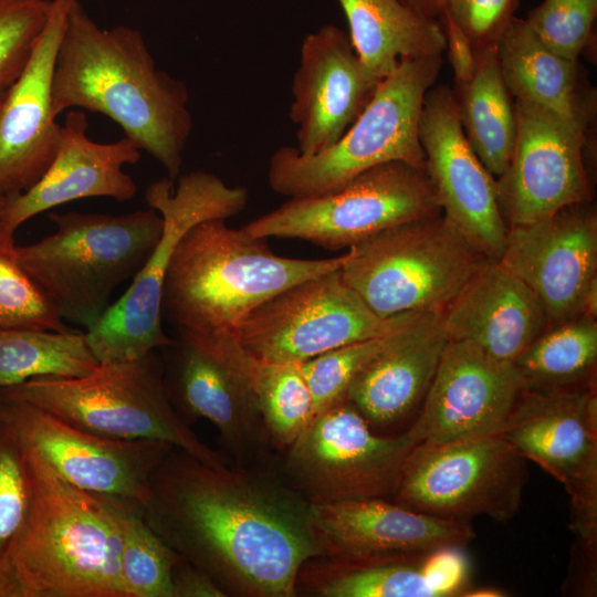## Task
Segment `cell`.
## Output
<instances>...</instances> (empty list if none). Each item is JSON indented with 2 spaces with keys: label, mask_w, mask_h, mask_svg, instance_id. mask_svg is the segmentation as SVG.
<instances>
[{
  "label": "cell",
  "mask_w": 597,
  "mask_h": 597,
  "mask_svg": "<svg viewBox=\"0 0 597 597\" xmlns=\"http://www.w3.org/2000/svg\"><path fill=\"white\" fill-rule=\"evenodd\" d=\"M452 93L468 143L496 180L509 167L516 138L514 101L501 74L496 46L476 49L473 76L455 82Z\"/></svg>",
  "instance_id": "obj_30"
},
{
  "label": "cell",
  "mask_w": 597,
  "mask_h": 597,
  "mask_svg": "<svg viewBox=\"0 0 597 597\" xmlns=\"http://www.w3.org/2000/svg\"><path fill=\"white\" fill-rule=\"evenodd\" d=\"M597 323L579 315L548 326L513 362L523 390L549 392L596 385Z\"/></svg>",
  "instance_id": "obj_31"
},
{
  "label": "cell",
  "mask_w": 597,
  "mask_h": 597,
  "mask_svg": "<svg viewBox=\"0 0 597 597\" xmlns=\"http://www.w3.org/2000/svg\"><path fill=\"white\" fill-rule=\"evenodd\" d=\"M514 106L516 138L512 158L495 180L499 208L507 228L591 201L586 168L590 129L536 106L520 102Z\"/></svg>",
  "instance_id": "obj_16"
},
{
  "label": "cell",
  "mask_w": 597,
  "mask_h": 597,
  "mask_svg": "<svg viewBox=\"0 0 597 597\" xmlns=\"http://www.w3.org/2000/svg\"><path fill=\"white\" fill-rule=\"evenodd\" d=\"M413 444L407 433L381 437L347 399L317 413L285 449L280 475L310 504L394 499Z\"/></svg>",
  "instance_id": "obj_12"
},
{
  "label": "cell",
  "mask_w": 597,
  "mask_h": 597,
  "mask_svg": "<svg viewBox=\"0 0 597 597\" xmlns=\"http://www.w3.org/2000/svg\"><path fill=\"white\" fill-rule=\"evenodd\" d=\"M122 525L119 576L124 597H172L171 572L179 555L146 524L143 505L117 498Z\"/></svg>",
  "instance_id": "obj_33"
},
{
  "label": "cell",
  "mask_w": 597,
  "mask_h": 597,
  "mask_svg": "<svg viewBox=\"0 0 597 597\" xmlns=\"http://www.w3.org/2000/svg\"><path fill=\"white\" fill-rule=\"evenodd\" d=\"M265 240L229 227L224 219L193 226L170 258L161 317L192 338L238 339L241 324L259 305L293 284L339 270L345 261V254L280 256Z\"/></svg>",
  "instance_id": "obj_3"
},
{
  "label": "cell",
  "mask_w": 597,
  "mask_h": 597,
  "mask_svg": "<svg viewBox=\"0 0 597 597\" xmlns=\"http://www.w3.org/2000/svg\"><path fill=\"white\" fill-rule=\"evenodd\" d=\"M51 0H0V100L25 67Z\"/></svg>",
  "instance_id": "obj_39"
},
{
  "label": "cell",
  "mask_w": 597,
  "mask_h": 597,
  "mask_svg": "<svg viewBox=\"0 0 597 597\" xmlns=\"http://www.w3.org/2000/svg\"><path fill=\"white\" fill-rule=\"evenodd\" d=\"M74 1L51 0L45 25L25 67L0 100V191L7 197L31 188L57 151L61 124L52 113V82Z\"/></svg>",
  "instance_id": "obj_21"
},
{
  "label": "cell",
  "mask_w": 597,
  "mask_h": 597,
  "mask_svg": "<svg viewBox=\"0 0 597 597\" xmlns=\"http://www.w3.org/2000/svg\"><path fill=\"white\" fill-rule=\"evenodd\" d=\"M488 260L440 213L397 224L350 247L341 273L381 318L441 314Z\"/></svg>",
  "instance_id": "obj_9"
},
{
  "label": "cell",
  "mask_w": 597,
  "mask_h": 597,
  "mask_svg": "<svg viewBox=\"0 0 597 597\" xmlns=\"http://www.w3.org/2000/svg\"><path fill=\"white\" fill-rule=\"evenodd\" d=\"M4 398L1 419L21 443L38 452L65 481L87 492L144 505L153 473L175 447L160 440L106 438L25 401Z\"/></svg>",
  "instance_id": "obj_17"
},
{
  "label": "cell",
  "mask_w": 597,
  "mask_h": 597,
  "mask_svg": "<svg viewBox=\"0 0 597 597\" xmlns=\"http://www.w3.org/2000/svg\"><path fill=\"white\" fill-rule=\"evenodd\" d=\"M526 459L499 433L446 444H416L401 467L392 501L431 516L510 521L527 480Z\"/></svg>",
  "instance_id": "obj_11"
},
{
  "label": "cell",
  "mask_w": 597,
  "mask_h": 597,
  "mask_svg": "<svg viewBox=\"0 0 597 597\" xmlns=\"http://www.w3.org/2000/svg\"><path fill=\"white\" fill-rule=\"evenodd\" d=\"M503 81L514 102L536 106L590 129L596 114V93L578 60L548 49L515 17L496 44Z\"/></svg>",
  "instance_id": "obj_28"
},
{
  "label": "cell",
  "mask_w": 597,
  "mask_h": 597,
  "mask_svg": "<svg viewBox=\"0 0 597 597\" xmlns=\"http://www.w3.org/2000/svg\"><path fill=\"white\" fill-rule=\"evenodd\" d=\"M188 101L186 84L157 69L138 29L102 28L74 1L56 52L54 117L70 109L107 116L175 180L193 127Z\"/></svg>",
  "instance_id": "obj_2"
},
{
  "label": "cell",
  "mask_w": 597,
  "mask_h": 597,
  "mask_svg": "<svg viewBox=\"0 0 597 597\" xmlns=\"http://www.w3.org/2000/svg\"><path fill=\"white\" fill-rule=\"evenodd\" d=\"M1 391L98 436L160 440L209 465H229L227 455L202 442L174 407L155 350L132 360L100 363L85 376L35 377Z\"/></svg>",
  "instance_id": "obj_7"
},
{
  "label": "cell",
  "mask_w": 597,
  "mask_h": 597,
  "mask_svg": "<svg viewBox=\"0 0 597 597\" xmlns=\"http://www.w3.org/2000/svg\"><path fill=\"white\" fill-rule=\"evenodd\" d=\"M13 234L0 229V327L72 331L21 266Z\"/></svg>",
  "instance_id": "obj_35"
},
{
  "label": "cell",
  "mask_w": 597,
  "mask_h": 597,
  "mask_svg": "<svg viewBox=\"0 0 597 597\" xmlns=\"http://www.w3.org/2000/svg\"><path fill=\"white\" fill-rule=\"evenodd\" d=\"M500 434L564 485L572 506L569 528L576 538L597 544L596 385L522 390Z\"/></svg>",
  "instance_id": "obj_14"
},
{
  "label": "cell",
  "mask_w": 597,
  "mask_h": 597,
  "mask_svg": "<svg viewBox=\"0 0 597 597\" xmlns=\"http://www.w3.org/2000/svg\"><path fill=\"white\" fill-rule=\"evenodd\" d=\"M252 381L271 444L287 449L314 418L312 394L298 364L258 360Z\"/></svg>",
  "instance_id": "obj_34"
},
{
  "label": "cell",
  "mask_w": 597,
  "mask_h": 597,
  "mask_svg": "<svg viewBox=\"0 0 597 597\" xmlns=\"http://www.w3.org/2000/svg\"><path fill=\"white\" fill-rule=\"evenodd\" d=\"M523 384L511 362L449 339L419 415L406 431L416 444H446L501 433Z\"/></svg>",
  "instance_id": "obj_19"
},
{
  "label": "cell",
  "mask_w": 597,
  "mask_h": 597,
  "mask_svg": "<svg viewBox=\"0 0 597 597\" xmlns=\"http://www.w3.org/2000/svg\"><path fill=\"white\" fill-rule=\"evenodd\" d=\"M98 360L85 333L0 327V389L35 377H81Z\"/></svg>",
  "instance_id": "obj_32"
},
{
  "label": "cell",
  "mask_w": 597,
  "mask_h": 597,
  "mask_svg": "<svg viewBox=\"0 0 597 597\" xmlns=\"http://www.w3.org/2000/svg\"><path fill=\"white\" fill-rule=\"evenodd\" d=\"M498 262L540 300L548 326L583 315L597 280V214L591 201L507 228Z\"/></svg>",
  "instance_id": "obj_20"
},
{
  "label": "cell",
  "mask_w": 597,
  "mask_h": 597,
  "mask_svg": "<svg viewBox=\"0 0 597 597\" xmlns=\"http://www.w3.org/2000/svg\"><path fill=\"white\" fill-rule=\"evenodd\" d=\"M440 213L427 171L404 161H388L334 191L290 198L242 228L255 238L301 239L336 251L397 224Z\"/></svg>",
  "instance_id": "obj_10"
},
{
  "label": "cell",
  "mask_w": 597,
  "mask_h": 597,
  "mask_svg": "<svg viewBox=\"0 0 597 597\" xmlns=\"http://www.w3.org/2000/svg\"><path fill=\"white\" fill-rule=\"evenodd\" d=\"M449 338L441 315L404 313L346 399L370 426H389L421 405Z\"/></svg>",
  "instance_id": "obj_25"
},
{
  "label": "cell",
  "mask_w": 597,
  "mask_h": 597,
  "mask_svg": "<svg viewBox=\"0 0 597 597\" xmlns=\"http://www.w3.org/2000/svg\"><path fill=\"white\" fill-rule=\"evenodd\" d=\"M32 481L23 448L0 419V566H8L32 504Z\"/></svg>",
  "instance_id": "obj_36"
},
{
  "label": "cell",
  "mask_w": 597,
  "mask_h": 597,
  "mask_svg": "<svg viewBox=\"0 0 597 597\" xmlns=\"http://www.w3.org/2000/svg\"><path fill=\"white\" fill-rule=\"evenodd\" d=\"M349 29L350 43L377 80L410 57L442 54L446 36L439 19L423 15L402 0H336Z\"/></svg>",
  "instance_id": "obj_29"
},
{
  "label": "cell",
  "mask_w": 597,
  "mask_h": 597,
  "mask_svg": "<svg viewBox=\"0 0 597 597\" xmlns=\"http://www.w3.org/2000/svg\"><path fill=\"white\" fill-rule=\"evenodd\" d=\"M21 446L33 494L8 564L18 597H124L117 498L69 483Z\"/></svg>",
  "instance_id": "obj_4"
},
{
  "label": "cell",
  "mask_w": 597,
  "mask_h": 597,
  "mask_svg": "<svg viewBox=\"0 0 597 597\" xmlns=\"http://www.w3.org/2000/svg\"><path fill=\"white\" fill-rule=\"evenodd\" d=\"M519 3L520 0H449L443 12L463 30L476 50L496 46L516 17Z\"/></svg>",
  "instance_id": "obj_40"
},
{
  "label": "cell",
  "mask_w": 597,
  "mask_h": 597,
  "mask_svg": "<svg viewBox=\"0 0 597 597\" xmlns=\"http://www.w3.org/2000/svg\"><path fill=\"white\" fill-rule=\"evenodd\" d=\"M149 208L164 220L163 233L127 291L85 331L98 363L132 360L175 343L163 329L161 292L170 258L193 226L241 212L249 200L243 187H229L211 172L197 170L174 180L153 181L145 191Z\"/></svg>",
  "instance_id": "obj_8"
},
{
  "label": "cell",
  "mask_w": 597,
  "mask_h": 597,
  "mask_svg": "<svg viewBox=\"0 0 597 597\" xmlns=\"http://www.w3.org/2000/svg\"><path fill=\"white\" fill-rule=\"evenodd\" d=\"M442 67V54L410 57L383 78L369 103L328 148L311 156L281 146L270 158L271 189L289 198L324 195L388 161L426 170L419 139L423 100Z\"/></svg>",
  "instance_id": "obj_6"
},
{
  "label": "cell",
  "mask_w": 597,
  "mask_h": 597,
  "mask_svg": "<svg viewBox=\"0 0 597 597\" xmlns=\"http://www.w3.org/2000/svg\"><path fill=\"white\" fill-rule=\"evenodd\" d=\"M419 139L443 217L472 248L498 261L507 226L499 208L496 181L465 138L450 86L427 92Z\"/></svg>",
  "instance_id": "obj_18"
},
{
  "label": "cell",
  "mask_w": 597,
  "mask_h": 597,
  "mask_svg": "<svg viewBox=\"0 0 597 597\" xmlns=\"http://www.w3.org/2000/svg\"><path fill=\"white\" fill-rule=\"evenodd\" d=\"M415 11L434 19H439L447 8L449 0H402Z\"/></svg>",
  "instance_id": "obj_44"
},
{
  "label": "cell",
  "mask_w": 597,
  "mask_h": 597,
  "mask_svg": "<svg viewBox=\"0 0 597 597\" xmlns=\"http://www.w3.org/2000/svg\"><path fill=\"white\" fill-rule=\"evenodd\" d=\"M573 565L564 583V591L576 595L591 596L596 593L597 544L583 542L578 538L573 547Z\"/></svg>",
  "instance_id": "obj_43"
},
{
  "label": "cell",
  "mask_w": 597,
  "mask_h": 597,
  "mask_svg": "<svg viewBox=\"0 0 597 597\" xmlns=\"http://www.w3.org/2000/svg\"><path fill=\"white\" fill-rule=\"evenodd\" d=\"M597 0H544L524 19L558 55L578 60L595 43Z\"/></svg>",
  "instance_id": "obj_38"
},
{
  "label": "cell",
  "mask_w": 597,
  "mask_h": 597,
  "mask_svg": "<svg viewBox=\"0 0 597 597\" xmlns=\"http://www.w3.org/2000/svg\"><path fill=\"white\" fill-rule=\"evenodd\" d=\"M439 21L446 36V50L454 74V82H467L475 71L476 50L469 36L448 13L442 12Z\"/></svg>",
  "instance_id": "obj_41"
},
{
  "label": "cell",
  "mask_w": 597,
  "mask_h": 597,
  "mask_svg": "<svg viewBox=\"0 0 597 597\" xmlns=\"http://www.w3.org/2000/svg\"><path fill=\"white\" fill-rule=\"evenodd\" d=\"M311 514L321 555L347 561L464 548L475 537L470 523L419 513L386 499L311 504Z\"/></svg>",
  "instance_id": "obj_23"
},
{
  "label": "cell",
  "mask_w": 597,
  "mask_h": 597,
  "mask_svg": "<svg viewBox=\"0 0 597 597\" xmlns=\"http://www.w3.org/2000/svg\"><path fill=\"white\" fill-rule=\"evenodd\" d=\"M49 219L55 231L17 245L18 260L61 318L87 331L153 253L163 217L149 208L119 216L50 212Z\"/></svg>",
  "instance_id": "obj_5"
},
{
  "label": "cell",
  "mask_w": 597,
  "mask_h": 597,
  "mask_svg": "<svg viewBox=\"0 0 597 597\" xmlns=\"http://www.w3.org/2000/svg\"><path fill=\"white\" fill-rule=\"evenodd\" d=\"M440 315L449 339L473 343L511 363L548 327L536 295L490 259Z\"/></svg>",
  "instance_id": "obj_27"
},
{
  "label": "cell",
  "mask_w": 597,
  "mask_h": 597,
  "mask_svg": "<svg viewBox=\"0 0 597 597\" xmlns=\"http://www.w3.org/2000/svg\"><path fill=\"white\" fill-rule=\"evenodd\" d=\"M401 314L381 318L344 281L341 269L289 286L241 324L238 339L266 363H303L389 332Z\"/></svg>",
  "instance_id": "obj_13"
},
{
  "label": "cell",
  "mask_w": 597,
  "mask_h": 597,
  "mask_svg": "<svg viewBox=\"0 0 597 597\" xmlns=\"http://www.w3.org/2000/svg\"><path fill=\"white\" fill-rule=\"evenodd\" d=\"M87 129L84 111L66 112L51 165L31 188L8 197L1 230L14 233L34 216L78 199L107 197L125 202L135 197L137 186L124 166L139 160V147L127 137L114 143L92 140Z\"/></svg>",
  "instance_id": "obj_24"
},
{
  "label": "cell",
  "mask_w": 597,
  "mask_h": 597,
  "mask_svg": "<svg viewBox=\"0 0 597 597\" xmlns=\"http://www.w3.org/2000/svg\"><path fill=\"white\" fill-rule=\"evenodd\" d=\"M379 82L341 28L326 24L306 34L290 107L297 150L311 156L336 143L369 103Z\"/></svg>",
  "instance_id": "obj_22"
},
{
  "label": "cell",
  "mask_w": 597,
  "mask_h": 597,
  "mask_svg": "<svg viewBox=\"0 0 597 597\" xmlns=\"http://www.w3.org/2000/svg\"><path fill=\"white\" fill-rule=\"evenodd\" d=\"M170 349L165 386L189 423L205 418L217 429L223 453L235 465L264 457L270 437L253 389L256 359L238 341L201 343L178 334Z\"/></svg>",
  "instance_id": "obj_15"
},
{
  "label": "cell",
  "mask_w": 597,
  "mask_h": 597,
  "mask_svg": "<svg viewBox=\"0 0 597 597\" xmlns=\"http://www.w3.org/2000/svg\"><path fill=\"white\" fill-rule=\"evenodd\" d=\"M8 202V197L0 191V220Z\"/></svg>",
  "instance_id": "obj_45"
},
{
  "label": "cell",
  "mask_w": 597,
  "mask_h": 597,
  "mask_svg": "<svg viewBox=\"0 0 597 597\" xmlns=\"http://www.w3.org/2000/svg\"><path fill=\"white\" fill-rule=\"evenodd\" d=\"M172 597H227L202 569L179 556L171 572Z\"/></svg>",
  "instance_id": "obj_42"
},
{
  "label": "cell",
  "mask_w": 597,
  "mask_h": 597,
  "mask_svg": "<svg viewBox=\"0 0 597 597\" xmlns=\"http://www.w3.org/2000/svg\"><path fill=\"white\" fill-rule=\"evenodd\" d=\"M469 563L461 547L401 557L347 561L315 556L301 567L296 594L316 597L464 596Z\"/></svg>",
  "instance_id": "obj_26"
},
{
  "label": "cell",
  "mask_w": 597,
  "mask_h": 597,
  "mask_svg": "<svg viewBox=\"0 0 597 597\" xmlns=\"http://www.w3.org/2000/svg\"><path fill=\"white\" fill-rule=\"evenodd\" d=\"M392 328L384 335L337 347L298 364L312 394L314 417L346 399L350 385L383 349Z\"/></svg>",
  "instance_id": "obj_37"
},
{
  "label": "cell",
  "mask_w": 597,
  "mask_h": 597,
  "mask_svg": "<svg viewBox=\"0 0 597 597\" xmlns=\"http://www.w3.org/2000/svg\"><path fill=\"white\" fill-rule=\"evenodd\" d=\"M4 399L6 398H4V396H3V394H2V391L0 389V419L2 417V407H3Z\"/></svg>",
  "instance_id": "obj_46"
},
{
  "label": "cell",
  "mask_w": 597,
  "mask_h": 597,
  "mask_svg": "<svg viewBox=\"0 0 597 597\" xmlns=\"http://www.w3.org/2000/svg\"><path fill=\"white\" fill-rule=\"evenodd\" d=\"M143 517L176 554L237 597H295L320 556L311 504L279 472L209 465L174 447L150 478Z\"/></svg>",
  "instance_id": "obj_1"
}]
</instances>
